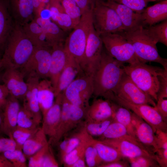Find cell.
Here are the masks:
<instances>
[{
  "instance_id": "6da1fadb",
  "label": "cell",
  "mask_w": 167,
  "mask_h": 167,
  "mask_svg": "<svg viewBox=\"0 0 167 167\" xmlns=\"http://www.w3.org/2000/svg\"><path fill=\"white\" fill-rule=\"evenodd\" d=\"M123 64L111 56L103 46L99 66L93 76L94 99L110 100L125 73Z\"/></svg>"
},
{
  "instance_id": "7a4b0ae2",
  "label": "cell",
  "mask_w": 167,
  "mask_h": 167,
  "mask_svg": "<svg viewBox=\"0 0 167 167\" xmlns=\"http://www.w3.org/2000/svg\"><path fill=\"white\" fill-rule=\"evenodd\" d=\"M35 47L22 27L15 24L5 45L1 68L20 69L31 56Z\"/></svg>"
},
{
  "instance_id": "3957f363",
  "label": "cell",
  "mask_w": 167,
  "mask_h": 167,
  "mask_svg": "<svg viewBox=\"0 0 167 167\" xmlns=\"http://www.w3.org/2000/svg\"><path fill=\"white\" fill-rule=\"evenodd\" d=\"M117 33L132 45L136 56L141 62H157L167 70V59L160 56L156 46L158 42L149 34L146 27L142 26L133 31Z\"/></svg>"
},
{
  "instance_id": "277c9868",
  "label": "cell",
  "mask_w": 167,
  "mask_h": 167,
  "mask_svg": "<svg viewBox=\"0 0 167 167\" xmlns=\"http://www.w3.org/2000/svg\"><path fill=\"white\" fill-rule=\"evenodd\" d=\"M123 68L125 73L139 88L157 101L160 84L159 77L164 68L142 62L134 65H123Z\"/></svg>"
},
{
  "instance_id": "5b68a950",
  "label": "cell",
  "mask_w": 167,
  "mask_h": 167,
  "mask_svg": "<svg viewBox=\"0 0 167 167\" xmlns=\"http://www.w3.org/2000/svg\"><path fill=\"white\" fill-rule=\"evenodd\" d=\"M92 10L82 15L79 23L66 38L64 44L65 50L79 65L84 55L89 30L93 24Z\"/></svg>"
},
{
  "instance_id": "8992f818",
  "label": "cell",
  "mask_w": 167,
  "mask_h": 167,
  "mask_svg": "<svg viewBox=\"0 0 167 167\" xmlns=\"http://www.w3.org/2000/svg\"><path fill=\"white\" fill-rule=\"evenodd\" d=\"M100 36L106 50L117 61L130 65L141 62L136 56L132 45L120 34L108 33Z\"/></svg>"
},
{
  "instance_id": "52a82bcc",
  "label": "cell",
  "mask_w": 167,
  "mask_h": 167,
  "mask_svg": "<svg viewBox=\"0 0 167 167\" xmlns=\"http://www.w3.org/2000/svg\"><path fill=\"white\" fill-rule=\"evenodd\" d=\"M86 111L70 103L62 96L59 122L55 134L49 143L52 146L57 145L67 134L81 122L85 118Z\"/></svg>"
},
{
  "instance_id": "ba28073f",
  "label": "cell",
  "mask_w": 167,
  "mask_h": 167,
  "mask_svg": "<svg viewBox=\"0 0 167 167\" xmlns=\"http://www.w3.org/2000/svg\"><path fill=\"white\" fill-rule=\"evenodd\" d=\"M93 92V77L82 72L62 93L63 96L70 103L87 110Z\"/></svg>"
},
{
  "instance_id": "9c48e42d",
  "label": "cell",
  "mask_w": 167,
  "mask_h": 167,
  "mask_svg": "<svg viewBox=\"0 0 167 167\" xmlns=\"http://www.w3.org/2000/svg\"><path fill=\"white\" fill-rule=\"evenodd\" d=\"M92 23L97 34L117 33L124 31L121 21L116 11L98 0L92 11Z\"/></svg>"
},
{
  "instance_id": "30bf717a",
  "label": "cell",
  "mask_w": 167,
  "mask_h": 167,
  "mask_svg": "<svg viewBox=\"0 0 167 167\" xmlns=\"http://www.w3.org/2000/svg\"><path fill=\"white\" fill-rule=\"evenodd\" d=\"M52 47L36 46L27 62L19 69L24 78L36 77L40 79L49 78L51 63Z\"/></svg>"
},
{
  "instance_id": "8fae6325",
  "label": "cell",
  "mask_w": 167,
  "mask_h": 167,
  "mask_svg": "<svg viewBox=\"0 0 167 167\" xmlns=\"http://www.w3.org/2000/svg\"><path fill=\"white\" fill-rule=\"evenodd\" d=\"M103 47L102 40L92 24L89 32L84 55L79 64L83 73L93 77L99 66Z\"/></svg>"
},
{
  "instance_id": "7c38bea8",
  "label": "cell",
  "mask_w": 167,
  "mask_h": 167,
  "mask_svg": "<svg viewBox=\"0 0 167 167\" xmlns=\"http://www.w3.org/2000/svg\"><path fill=\"white\" fill-rule=\"evenodd\" d=\"M111 101L131 110L150 125L155 132L156 130L167 131V123L154 107L146 104H134L114 95Z\"/></svg>"
},
{
  "instance_id": "4fadbf2b",
  "label": "cell",
  "mask_w": 167,
  "mask_h": 167,
  "mask_svg": "<svg viewBox=\"0 0 167 167\" xmlns=\"http://www.w3.org/2000/svg\"><path fill=\"white\" fill-rule=\"evenodd\" d=\"M113 95L135 104L151 105L153 107L156 105L153 99L139 88L125 73Z\"/></svg>"
},
{
  "instance_id": "5bb4252c",
  "label": "cell",
  "mask_w": 167,
  "mask_h": 167,
  "mask_svg": "<svg viewBox=\"0 0 167 167\" xmlns=\"http://www.w3.org/2000/svg\"><path fill=\"white\" fill-rule=\"evenodd\" d=\"M101 2L116 11L122 24L123 31H133L143 26L142 13L137 12L124 5L110 0H101Z\"/></svg>"
},
{
  "instance_id": "9a60e30c",
  "label": "cell",
  "mask_w": 167,
  "mask_h": 167,
  "mask_svg": "<svg viewBox=\"0 0 167 167\" xmlns=\"http://www.w3.org/2000/svg\"><path fill=\"white\" fill-rule=\"evenodd\" d=\"M14 23L21 27L35 16L32 0H3Z\"/></svg>"
},
{
  "instance_id": "2e32d148",
  "label": "cell",
  "mask_w": 167,
  "mask_h": 167,
  "mask_svg": "<svg viewBox=\"0 0 167 167\" xmlns=\"http://www.w3.org/2000/svg\"><path fill=\"white\" fill-rule=\"evenodd\" d=\"M100 141L114 148L125 158L146 156L152 157L156 160L155 154L149 151L139 143L124 139H106Z\"/></svg>"
},
{
  "instance_id": "e0dca14e",
  "label": "cell",
  "mask_w": 167,
  "mask_h": 167,
  "mask_svg": "<svg viewBox=\"0 0 167 167\" xmlns=\"http://www.w3.org/2000/svg\"><path fill=\"white\" fill-rule=\"evenodd\" d=\"M131 120L136 139L147 150L155 154L158 149L152 127L132 112Z\"/></svg>"
},
{
  "instance_id": "ac0fdd59",
  "label": "cell",
  "mask_w": 167,
  "mask_h": 167,
  "mask_svg": "<svg viewBox=\"0 0 167 167\" xmlns=\"http://www.w3.org/2000/svg\"><path fill=\"white\" fill-rule=\"evenodd\" d=\"M4 69L2 79L9 95L18 99H23L27 91L28 86L22 73L19 69Z\"/></svg>"
},
{
  "instance_id": "d6986e66",
  "label": "cell",
  "mask_w": 167,
  "mask_h": 167,
  "mask_svg": "<svg viewBox=\"0 0 167 167\" xmlns=\"http://www.w3.org/2000/svg\"><path fill=\"white\" fill-rule=\"evenodd\" d=\"M116 103L108 99L95 98L87 109L85 118L86 122H100L113 117Z\"/></svg>"
},
{
  "instance_id": "ffe728a7",
  "label": "cell",
  "mask_w": 167,
  "mask_h": 167,
  "mask_svg": "<svg viewBox=\"0 0 167 167\" xmlns=\"http://www.w3.org/2000/svg\"><path fill=\"white\" fill-rule=\"evenodd\" d=\"M55 98L52 106L42 116L41 127L46 135L49 137V143L55 134L59 122L61 112L62 93L58 94Z\"/></svg>"
},
{
  "instance_id": "44dd1931",
  "label": "cell",
  "mask_w": 167,
  "mask_h": 167,
  "mask_svg": "<svg viewBox=\"0 0 167 167\" xmlns=\"http://www.w3.org/2000/svg\"><path fill=\"white\" fill-rule=\"evenodd\" d=\"M20 108L18 99L9 95L3 111V118L1 130L2 134L11 139L12 132L17 126L18 115Z\"/></svg>"
},
{
  "instance_id": "7402d4cb",
  "label": "cell",
  "mask_w": 167,
  "mask_h": 167,
  "mask_svg": "<svg viewBox=\"0 0 167 167\" xmlns=\"http://www.w3.org/2000/svg\"><path fill=\"white\" fill-rule=\"evenodd\" d=\"M39 79L36 77H29L26 79L28 89L23 99V106L41 123L42 116L39 106L38 97Z\"/></svg>"
},
{
  "instance_id": "603a6c76",
  "label": "cell",
  "mask_w": 167,
  "mask_h": 167,
  "mask_svg": "<svg viewBox=\"0 0 167 167\" xmlns=\"http://www.w3.org/2000/svg\"><path fill=\"white\" fill-rule=\"evenodd\" d=\"M64 44L57 45L52 48L49 78L54 91L60 74L66 64L68 55V53L64 49Z\"/></svg>"
},
{
  "instance_id": "cb8c5ba5",
  "label": "cell",
  "mask_w": 167,
  "mask_h": 167,
  "mask_svg": "<svg viewBox=\"0 0 167 167\" xmlns=\"http://www.w3.org/2000/svg\"><path fill=\"white\" fill-rule=\"evenodd\" d=\"M42 28L45 34L49 46L64 44L66 38V32L61 29L50 18L43 17L41 15L34 18Z\"/></svg>"
},
{
  "instance_id": "d4e9b609",
  "label": "cell",
  "mask_w": 167,
  "mask_h": 167,
  "mask_svg": "<svg viewBox=\"0 0 167 167\" xmlns=\"http://www.w3.org/2000/svg\"><path fill=\"white\" fill-rule=\"evenodd\" d=\"M79 65L68 53L66 64L60 76L54 90L55 97L62 92L76 78L82 73Z\"/></svg>"
},
{
  "instance_id": "484cf974",
  "label": "cell",
  "mask_w": 167,
  "mask_h": 167,
  "mask_svg": "<svg viewBox=\"0 0 167 167\" xmlns=\"http://www.w3.org/2000/svg\"><path fill=\"white\" fill-rule=\"evenodd\" d=\"M143 26L149 27L167 19V0L145 8L142 13Z\"/></svg>"
},
{
  "instance_id": "4316f807",
  "label": "cell",
  "mask_w": 167,
  "mask_h": 167,
  "mask_svg": "<svg viewBox=\"0 0 167 167\" xmlns=\"http://www.w3.org/2000/svg\"><path fill=\"white\" fill-rule=\"evenodd\" d=\"M50 19L65 32L74 28L72 20L66 14L60 0H50L47 8Z\"/></svg>"
},
{
  "instance_id": "83f0119b",
  "label": "cell",
  "mask_w": 167,
  "mask_h": 167,
  "mask_svg": "<svg viewBox=\"0 0 167 167\" xmlns=\"http://www.w3.org/2000/svg\"><path fill=\"white\" fill-rule=\"evenodd\" d=\"M54 89L49 79H43L38 86L39 106L42 116L53 104L55 98Z\"/></svg>"
},
{
  "instance_id": "f1b7e54d",
  "label": "cell",
  "mask_w": 167,
  "mask_h": 167,
  "mask_svg": "<svg viewBox=\"0 0 167 167\" xmlns=\"http://www.w3.org/2000/svg\"><path fill=\"white\" fill-rule=\"evenodd\" d=\"M14 24L3 0H0V50L4 49Z\"/></svg>"
},
{
  "instance_id": "f546056e",
  "label": "cell",
  "mask_w": 167,
  "mask_h": 167,
  "mask_svg": "<svg viewBox=\"0 0 167 167\" xmlns=\"http://www.w3.org/2000/svg\"><path fill=\"white\" fill-rule=\"evenodd\" d=\"M48 143L47 136L40 127L26 141L22 150L26 158H29Z\"/></svg>"
},
{
  "instance_id": "4dcf8cb0",
  "label": "cell",
  "mask_w": 167,
  "mask_h": 167,
  "mask_svg": "<svg viewBox=\"0 0 167 167\" xmlns=\"http://www.w3.org/2000/svg\"><path fill=\"white\" fill-rule=\"evenodd\" d=\"M99 137L98 140L101 141L106 139H124L139 143L129 134L123 125L114 121L108 126L102 135Z\"/></svg>"
},
{
  "instance_id": "1f68e13d",
  "label": "cell",
  "mask_w": 167,
  "mask_h": 167,
  "mask_svg": "<svg viewBox=\"0 0 167 167\" xmlns=\"http://www.w3.org/2000/svg\"><path fill=\"white\" fill-rule=\"evenodd\" d=\"M92 141L99 156L103 163L114 161L123 160L125 158L113 147L105 144L98 139H94L93 137Z\"/></svg>"
},
{
  "instance_id": "d6a6232c",
  "label": "cell",
  "mask_w": 167,
  "mask_h": 167,
  "mask_svg": "<svg viewBox=\"0 0 167 167\" xmlns=\"http://www.w3.org/2000/svg\"><path fill=\"white\" fill-rule=\"evenodd\" d=\"M22 27L25 34L35 46L50 47L48 44L42 28L34 19Z\"/></svg>"
},
{
  "instance_id": "836d02e7",
  "label": "cell",
  "mask_w": 167,
  "mask_h": 167,
  "mask_svg": "<svg viewBox=\"0 0 167 167\" xmlns=\"http://www.w3.org/2000/svg\"><path fill=\"white\" fill-rule=\"evenodd\" d=\"M132 112L130 109L116 103L113 118L114 121L123 125L126 129L129 134L136 139L132 122Z\"/></svg>"
},
{
  "instance_id": "e575fe53",
  "label": "cell",
  "mask_w": 167,
  "mask_h": 167,
  "mask_svg": "<svg viewBox=\"0 0 167 167\" xmlns=\"http://www.w3.org/2000/svg\"><path fill=\"white\" fill-rule=\"evenodd\" d=\"M93 137L89 135L85 150V161L87 167H98L103 162L99 156L92 143Z\"/></svg>"
},
{
  "instance_id": "d590c367",
  "label": "cell",
  "mask_w": 167,
  "mask_h": 167,
  "mask_svg": "<svg viewBox=\"0 0 167 167\" xmlns=\"http://www.w3.org/2000/svg\"><path fill=\"white\" fill-rule=\"evenodd\" d=\"M114 121L113 117L100 122H86L84 127L88 134L92 137H100L108 126Z\"/></svg>"
},
{
  "instance_id": "8d00e7d4",
  "label": "cell",
  "mask_w": 167,
  "mask_h": 167,
  "mask_svg": "<svg viewBox=\"0 0 167 167\" xmlns=\"http://www.w3.org/2000/svg\"><path fill=\"white\" fill-rule=\"evenodd\" d=\"M89 136V135L87 134L79 144L64 156L61 161L64 166L71 167L79 158L84 156L85 146Z\"/></svg>"
},
{
  "instance_id": "74e56055",
  "label": "cell",
  "mask_w": 167,
  "mask_h": 167,
  "mask_svg": "<svg viewBox=\"0 0 167 167\" xmlns=\"http://www.w3.org/2000/svg\"><path fill=\"white\" fill-rule=\"evenodd\" d=\"M39 122L28 110L23 106L20 107L17 118V126L34 129L39 127Z\"/></svg>"
},
{
  "instance_id": "f35d334b",
  "label": "cell",
  "mask_w": 167,
  "mask_h": 167,
  "mask_svg": "<svg viewBox=\"0 0 167 167\" xmlns=\"http://www.w3.org/2000/svg\"><path fill=\"white\" fill-rule=\"evenodd\" d=\"M149 34L157 42L167 46V19L159 24L145 27Z\"/></svg>"
},
{
  "instance_id": "ab89813d",
  "label": "cell",
  "mask_w": 167,
  "mask_h": 167,
  "mask_svg": "<svg viewBox=\"0 0 167 167\" xmlns=\"http://www.w3.org/2000/svg\"><path fill=\"white\" fill-rule=\"evenodd\" d=\"M66 14L71 19L74 28L79 23L82 14L80 9L75 0H60Z\"/></svg>"
},
{
  "instance_id": "60d3db41",
  "label": "cell",
  "mask_w": 167,
  "mask_h": 167,
  "mask_svg": "<svg viewBox=\"0 0 167 167\" xmlns=\"http://www.w3.org/2000/svg\"><path fill=\"white\" fill-rule=\"evenodd\" d=\"M40 127L29 129L17 126L12 133V138L16 143L17 149L22 150L26 141Z\"/></svg>"
},
{
  "instance_id": "b9f144b4",
  "label": "cell",
  "mask_w": 167,
  "mask_h": 167,
  "mask_svg": "<svg viewBox=\"0 0 167 167\" xmlns=\"http://www.w3.org/2000/svg\"><path fill=\"white\" fill-rule=\"evenodd\" d=\"M2 155L13 165L14 167H26V158L22 150L15 149L5 152Z\"/></svg>"
},
{
  "instance_id": "7bdbcfd3",
  "label": "cell",
  "mask_w": 167,
  "mask_h": 167,
  "mask_svg": "<svg viewBox=\"0 0 167 167\" xmlns=\"http://www.w3.org/2000/svg\"><path fill=\"white\" fill-rule=\"evenodd\" d=\"M128 159L130 166L132 167H160L156 159L151 157L139 156Z\"/></svg>"
},
{
  "instance_id": "ee69618b",
  "label": "cell",
  "mask_w": 167,
  "mask_h": 167,
  "mask_svg": "<svg viewBox=\"0 0 167 167\" xmlns=\"http://www.w3.org/2000/svg\"><path fill=\"white\" fill-rule=\"evenodd\" d=\"M110 0L124 5L139 13H142L144 11L148 3L149 2V0Z\"/></svg>"
},
{
  "instance_id": "f6af8a7d",
  "label": "cell",
  "mask_w": 167,
  "mask_h": 167,
  "mask_svg": "<svg viewBox=\"0 0 167 167\" xmlns=\"http://www.w3.org/2000/svg\"><path fill=\"white\" fill-rule=\"evenodd\" d=\"M50 145L49 143L29 158L28 167H41L44 156Z\"/></svg>"
},
{
  "instance_id": "bcb514c9",
  "label": "cell",
  "mask_w": 167,
  "mask_h": 167,
  "mask_svg": "<svg viewBox=\"0 0 167 167\" xmlns=\"http://www.w3.org/2000/svg\"><path fill=\"white\" fill-rule=\"evenodd\" d=\"M50 144L45 152L42 161L41 167H58L59 165L57 161Z\"/></svg>"
},
{
  "instance_id": "7dc6e473",
  "label": "cell",
  "mask_w": 167,
  "mask_h": 167,
  "mask_svg": "<svg viewBox=\"0 0 167 167\" xmlns=\"http://www.w3.org/2000/svg\"><path fill=\"white\" fill-rule=\"evenodd\" d=\"M159 78L160 84L157 98H167V70L164 69Z\"/></svg>"
},
{
  "instance_id": "c3c4849f",
  "label": "cell",
  "mask_w": 167,
  "mask_h": 167,
  "mask_svg": "<svg viewBox=\"0 0 167 167\" xmlns=\"http://www.w3.org/2000/svg\"><path fill=\"white\" fill-rule=\"evenodd\" d=\"M17 149L15 141L12 139L0 137V155L9 151Z\"/></svg>"
},
{
  "instance_id": "681fc988",
  "label": "cell",
  "mask_w": 167,
  "mask_h": 167,
  "mask_svg": "<svg viewBox=\"0 0 167 167\" xmlns=\"http://www.w3.org/2000/svg\"><path fill=\"white\" fill-rule=\"evenodd\" d=\"M156 101L157 103L154 107L161 115L164 121L167 123V99H158Z\"/></svg>"
},
{
  "instance_id": "f907efd6",
  "label": "cell",
  "mask_w": 167,
  "mask_h": 167,
  "mask_svg": "<svg viewBox=\"0 0 167 167\" xmlns=\"http://www.w3.org/2000/svg\"><path fill=\"white\" fill-rule=\"evenodd\" d=\"M155 134L158 148L167 149V131L156 130Z\"/></svg>"
},
{
  "instance_id": "816d5d0a",
  "label": "cell",
  "mask_w": 167,
  "mask_h": 167,
  "mask_svg": "<svg viewBox=\"0 0 167 167\" xmlns=\"http://www.w3.org/2000/svg\"><path fill=\"white\" fill-rule=\"evenodd\" d=\"M98 0H75L80 8L81 14L92 10Z\"/></svg>"
},
{
  "instance_id": "f5cc1de1",
  "label": "cell",
  "mask_w": 167,
  "mask_h": 167,
  "mask_svg": "<svg viewBox=\"0 0 167 167\" xmlns=\"http://www.w3.org/2000/svg\"><path fill=\"white\" fill-rule=\"evenodd\" d=\"M155 154L160 166L167 167V149L158 148Z\"/></svg>"
},
{
  "instance_id": "db71d44e",
  "label": "cell",
  "mask_w": 167,
  "mask_h": 167,
  "mask_svg": "<svg viewBox=\"0 0 167 167\" xmlns=\"http://www.w3.org/2000/svg\"><path fill=\"white\" fill-rule=\"evenodd\" d=\"M9 95L8 91L5 85L0 84V110L3 111Z\"/></svg>"
},
{
  "instance_id": "11a10c76",
  "label": "cell",
  "mask_w": 167,
  "mask_h": 167,
  "mask_svg": "<svg viewBox=\"0 0 167 167\" xmlns=\"http://www.w3.org/2000/svg\"><path fill=\"white\" fill-rule=\"evenodd\" d=\"M129 163L124 159L114 161L103 163L98 167H130Z\"/></svg>"
},
{
  "instance_id": "9f6ffc18",
  "label": "cell",
  "mask_w": 167,
  "mask_h": 167,
  "mask_svg": "<svg viewBox=\"0 0 167 167\" xmlns=\"http://www.w3.org/2000/svg\"><path fill=\"white\" fill-rule=\"evenodd\" d=\"M32 2L35 16L41 15L42 11L47 7L42 3L41 0H32Z\"/></svg>"
},
{
  "instance_id": "6f0895ef",
  "label": "cell",
  "mask_w": 167,
  "mask_h": 167,
  "mask_svg": "<svg viewBox=\"0 0 167 167\" xmlns=\"http://www.w3.org/2000/svg\"><path fill=\"white\" fill-rule=\"evenodd\" d=\"M0 167H14V166L2 154L0 155Z\"/></svg>"
},
{
  "instance_id": "680465c9",
  "label": "cell",
  "mask_w": 167,
  "mask_h": 167,
  "mask_svg": "<svg viewBox=\"0 0 167 167\" xmlns=\"http://www.w3.org/2000/svg\"><path fill=\"white\" fill-rule=\"evenodd\" d=\"M87 167L85 162V156L79 158L73 164L71 167Z\"/></svg>"
},
{
  "instance_id": "91938a15",
  "label": "cell",
  "mask_w": 167,
  "mask_h": 167,
  "mask_svg": "<svg viewBox=\"0 0 167 167\" xmlns=\"http://www.w3.org/2000/svg\"><path fill=\"white\" fill-rule=\"evenodd\" d=\"M3 118V111L0 110V136L2 135L1 132V127Z\"/></svg>"
},
{
  "instance_id": "94428289",
  "label": "cell",
  "mask_w": 167,
  "mask_h": 167,
  "mask_svg": "<svg viewBox=\"0 0 167 167\" xmlns=\"http://www.w3.org/2000/svg\"><path fill=\"white\" fill-rule=\"evenodd\" d=\"M50 0H41L42 3L46 6L48 7Z\"/></svg>"
},
{
  "instance_id": "6125c7cd",
  "label": "cell",
  "mask_w": 167,
  "mask_h": 167,
  "mask_svg": "<svg viewBox=\"0 0 167 167\" xmlns=\"http://www.w3.org/2000/svg\"><path fill=\"white\" fill-rule=\"evenodd\" d=\"M163 0H149V2L155 1H161Z\"/></svg>"
},
{
  "instance_id": "be15d7a7",
  "label": "cell",
  "mask_w": 167,
  "mask_h": 167,
  "mask_svg": "<svg viewBox=\"0 0 167 167\" xmlns=\"http://www.w3.org/2000/svg\"><path fill=\"white\" fill-rule=\"evenodd\" d=\"M1 59H2V58H1V57L0 51V69H1Z\"/></svg>"
}]
</instances>
